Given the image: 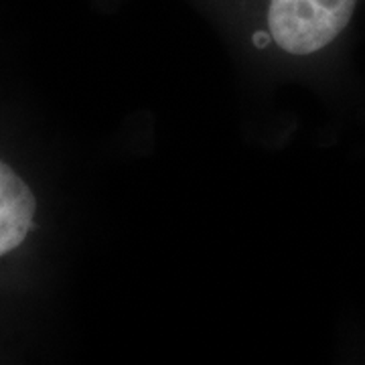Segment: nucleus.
Segmentation results:
<instances>
[{
    "label": "nucleus",
    "instance_id": "1",
    "mask_svg": "<svg viewBox=\"0 0 365 365\" xmlns=\"http://www.w3.org/2000/svg\"><path fill=\"white\" fill-rule=\"evenodd\" d=\"M355 9L357 0H270L268 31L282 51L309 57L341 39Z\"/></svg>",
    "mask_w": 365,
    "mask_h": 365
},
{
    "label": "nucleus",
    "instance_id": "2",
    "mask_svg": "<svg viewBox=\"0 0 365 365\" xmlns=\"http://www.w3.org/2000/svg\"><path fill=\"white\" fill-rule=\"evenodd\" d=\"M35 211L37 201L31 187L0 160V258L25 242L33 230Z\"/></svg>",
    "mask_w": 365,
    "mask_h": 365
},
{
    "label": "nucleus",
    "instance_id": "3",
    "mask_svg": "<svg viewBox=\"0 0 365 365\" xmlns=\"http://www.w3.org/2000/svg\"><path fill=\"white\" fill-rule=\"evenodd\" d=\"M256 43H260V45H266V43H268V37H260V39H258V37H256Z\"/></svg>",
    "mask_w": 365,
    "mask_h": 365
}]
</instances>
